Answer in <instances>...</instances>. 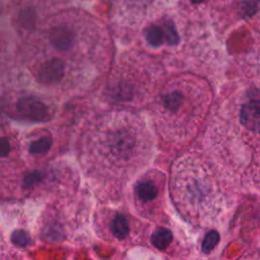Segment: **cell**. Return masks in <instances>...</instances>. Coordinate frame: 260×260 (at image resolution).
<instances>
[{"instance_id": "obj_1", "label": "cell", "mask_w": 260, "mask_h": 260, "mask_svg": "<svg viewBox=\"0 0 260 260\" xmlns=\"http://www.w3.org/2000/svg\"><path fill=\"white\" fill-rule=\"evenodd\" d=\"M17 112L34 121H46L50 117L48 107L35 96H23L16 104Z\"/></svg>"}, {"instance_id": "obj_2", "label": "cell", "mask_w": 260, "mask_h": 260, "mask_svg": "<svg viewBox=\"0 0 260 260\" xmlns=\"http://www.w3.org/2000/svg\"><path fill=\"white\" fill-rule=\"evenodd\" d=\"M65 73V63L59 58L47 61L40 69L38 79L44 84H54L63 78Z\"/></svg>"}, {"instance_id": "obj_3", "label": "cell", "mask_w": 260, "mask_h": 260, "mask_svg": "<svg viewBox=\"0 0 260 260\" xmlns=\"http://www.w3.org/2000/svg\"><path fill=\"white\" fill-rule=\"evenodd\" d=\"M242 125L250 131L260 132V101L251 100L244 104L240 113Z\"/></svg>"}, {"instance_id": "obj_4", "label": "cell", "mask_w": 260, "mask_h": 260, "mask_svg": "<svg viewBox=\"0 0 260 260\" xmlns=\"http://www.w3.org/2000/svg\"><path fill=\"white\" fill-rule=\"evenodd\" d=\"M51 45L58 51H67L71 49L74 42L73 32L65 26H55L49 35Z\"/></svg>"}, {"instance_id": "obj_5", "label": "cell", "mask_w": 260, "mask_h": 260, "mask_svg": "<svg viewBox=\"0 0 260 260\" xmlns=\"http://www.w3.org/2000/svg\"><path fill=\"white\" fill-rule=\"evenodd\" d=\"M135 195L143 203L154 200L158 194L156 185L151 180H142L135 185Z\"/></svg>"}, {"instance_id": "obj_6", "label": "cell", "mask_w": 260, "mask_h": 260, "mask_svg": "<svg viewBox=\"0 0 260 260\" xmlns=\"http://www.w3.org/2000/svg\"><path fill=\"white\" fill-rule=\"evenodd\" d=\"M112 153L117 156H128L133 148L132 138L126 134H115L112 140Z\"/></svg>"}, {"instance_id": "obj_7", "label": "cell", "mask_w": 260, "mask_h": 260, "mask_svg": "<svg viewBox=\"0 0 260 260\" xmlns=\"http://www.w3.org/2000/svg\"><path fill=\"white\" fill-rule=\"evenodd\" d=\"M111 234L118 240L125 239L130 231L127 219L122 214H116L110 223Z\"/></svg>"}, {"instance_id": "obj_8", "label": "cell", "mask_w": 260, "mask_h": 260, "mask_svg": "<svg viewBox=\"0 0 260 260\" xmlns=\"http://www.w3.org/2000/svg\"><path fill=\"white\" fill-rule=\"evenodd\" d=\"M184 100V94L180 90L174 89L162 96V105L169 112L176 113L183 106Z\"/></svg>"}, {"instance_id": "obj_9", "label": "cell", "mask_w": 260, "mask_h": 260, "mask_svg": "<svg viewBox=\"0 0 260 260\" xmlns=\"http://www.w3.org/2000/svg\"><path fill=\"white\" fill-rule=\"evenodd\" d=\"M172 240L173 234L166 228H157L151 235V244L158 250H165Z\"/></svg>"}, {"instance_id": "obj_10", "label": "cell", "mask_w": 260, "mask_h": 260, "mask_svg": "<svg viewBox=\"0 0 260 260\" xmlns=\"http://www.w3.org/2000/svg\"><path fill=\"white\" fill-rule=\"evenodd\" d=\"M145 38H146L147 43L151 47L157 48V47L161 46L164 41L166 40L164 28L156 24H152L146 28Z\"/></svg>"}, {"instance_id": "obj_11", "label": "cell", "mask_w": 260, "mask_h": 260, "mask_svg": "<svg viewBox=\"0 0 260 260\" xmlns=\"http://www.w3.org/2000/svg\"><path fill=\"white\" fill-rule=\"evenodd\" d=\"M46 179V173L35 170L25 174L21 181V187L25 190H31L44 182Z\"/></svg>"}, {"instance_id": "obj_12", "label": "cell", "mask_w": 260, "mask_h": 260, "mask_svg": "<svg viewBox=\"0 0 260 260\" xmlns=\"http://www.w3.org/2000/svg\"><path fill=\"white\" fill-rule=\"evenodd\" d=\"M52 146V138L50 136L42 137L29 144L28 150L32 154H42L47 152Z\"/></svg>"}, {"instance_id": "obj_13", "label": "cell", "mask_w": 260, "mask_h": 260, "mask_svg": "<svg viewBox=\"0 0 260 260\" xmlns=\"http://www.w3.org/2000/svg\"><path fill=\"white\" fill-rule=\"evenodd\" d=\"M112 94L117 100H130L132 96V88L128 83L119 82L112 88Z\"/></svg>"}, {"instance_id": "obj_14", "label": "cell", "mask_w": 260, "mask_h": 260, "mask_svg": "<svg viewBox=\"0 0 260 260\" xmlns=\"http://www.w3.org/2000/svg\"><path fill=\"white\" fill-rule=\"evenodd\" d=\"M218 242H219V234L216 231L208 232L205 235L201 244L202 252L205 254H208L217 245Z\"/></svg>"}, {"instance_id": "obj_15", "label": "cell", "mask_w": 260, "mask_h": 260, "mask_svg": "<svg viewBox=\"0 0 260 260\" xmlns=\"http://www.w3.org/2000/svg\"><path fill=\"white\" fill-rule=\"evenodd\" d=\"M164 31H165V38L166 41L168 42L169 45H177L179 42V36L177 32V29L175 27V24L170 21L167 20L164 23Z\"/></svg>"}, {"instance_id": "obj_16", "label": "cell", "mask_w": 260, "mask_h": 260, "mask_svg": "<svg viewBox=\"0 0 260 260\" xmlns=\"http://www.w3.org/2000/svg\"><path fill=\"white\" fill-rule=\"evenodd\" d=\"M11 241L14 245L18 247H25L29 244L30 238L29 235L23 230H16L11 235Z\"/></svg>"}, {"instance_id": "obj_17", "label": "cell", "mask_w": 260, "mask_h": 260, "mask_svg": "<svg viewBox=\"0 0 260 260\" xmlns=\"http://www.w3.org/2000/svg\"><path fill=\"white\" fill-rule=\"evenodd\" d=\"M11 150L9 139L6 137H0V157L7 156Z\"/></svg>"}]
</instances>
